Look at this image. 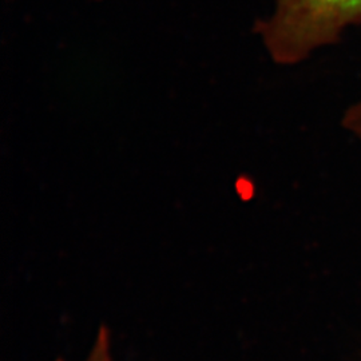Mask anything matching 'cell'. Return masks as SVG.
Instances as JSON below:
<instances>
[{
  "instance_id": "obj_2",
  "label": "cell",
  "mask_w": 361,
  "mask_h": 361,
  "mask_svg": "<svg viewBox=\"0 0 361 361\" xmlns=\"http://www.w3.org/2000/svg\"><path fill=\"white\" fill-rule=\"evenodd\" d=\"M86 361H113L111 355V334L107 326L102 325L98 331L95 343Z\"/></svg>"
},
{
  "instance_id": "obj_1",
  "label": "cell",
  "mask_w": 361,
  "mask_h": 361,
  "mask_svg": "<svg viewBox=\"0 0 361 361\" xmlns=\"http://www.w3.org/2000/svg\"><path fill=\"white\" fill-rule=\"evenodd\" d=\"M356 26L361 0H276L274 11L256 30L274 62L296 65Z\"/></svg>"
},
{
  "instance_id": "obj_3",
  "label": "cell",
  "mask_w": 361,
  "mask_h": 361,
  "mask_svg": "<svg viewBox=\"0 0 361 361\" xmlns=\"http://www.w3.org/2000/svg\"><path fill=\"white\" fill-rule=\"evenodd\" d=\"M343 126L361 141V101L350 106L343 116Z\"/></svg>"
}]
</instances>
